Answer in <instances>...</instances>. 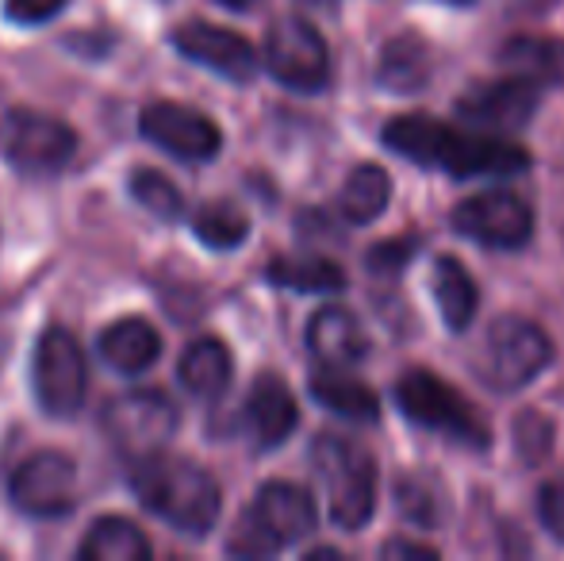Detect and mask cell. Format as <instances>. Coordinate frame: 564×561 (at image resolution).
<instances>
[{"instance_id": "1", "label": "cell", "mask_w": 564, "mask_h": 561, "mask_svg": "<svg viewBox=\"0 0 564 561\" xmlns=\"http://www.w3.org/2000/svg\"><path fill=\"white\" fill-rule=\"evenodd\" d=\"M380 142L411 165L446 170L449 177H519L530 170V150L511 136L491 131H457L434 116H392L380 128Z\"/></svg>"}, {"instance_id": "2", "label": "cell", "mask_w": 564, "mask_h": 561, "mask_svg": "<svg viewBox=\"0 0 564 561\" xmlns=\"http://www.w3.org/2000/svg\"><path fill=\"white\" fill-rule=\"evenodd\" d=\"M131 493L150 516L185 539H208L224 511L219 481L204 465L165 450L131 457Z\"/></svg>"}, {"instance_id": "3", "label": "cell", "mask_w": 564, "mask_h": 561, "mask_svg": "<svg viewBox=\"0 0 564 561\" xmlns=\"http://www.w3.org/2000/svg\"><path fill=\"white\" fill-rule=\"evenodd\" d=\"M315 527H319V508L304 485L265 481L238 519V531L227 550L238 558H269L304 542L307 535H315Z\"/></svg>"}, {"instance_id": "4", "label": "cell", "mask_w": 564, "mask_h": 561, "mask_svg": "<svg viewBox=\"0 0 564 561\" xmlns=\"http://www.w3.org/2000/svg\"><path fill=\"white\" fill-rule=\"evenodd\" d=\"M315 481L327 493L330 524L338 531H365L377 516V462L354 439L319 434L312 442Z\"/></svg>"}, {"instance_id": "5", "label": "cell", "mask_w": 564, "mask_h": 561, "mask_svg": "<svg viewBox=\"0 0 564 561\" xmlns=\"http://www.w3.org/2000/svg\"><path fill=\"white\" fill-rule=\"evenodd\" d=\"M557 350L542 323L522 315H499L484 335L480 377L496 392H522L553 366Z\"/></svg>"}, {"instance_id": "6", "label": "cell", "mask_w": 564, "mask_h": 561, "mask_svg": "<svg viewBox=\"0 0 564 561\" xmlns=\"http://www.w3.org/2000/svg\"><path fill=\"white\" fill-rule=\"evenodd\" d=\"M395 408L408 423L438 431L446 439H457L473 450H488V427L476 420L473 404L460 397L453 385L442 381L431 369H408L392 389Z\"/></svg>"}, {"instance_id": "7", "label": "cell", "mask_w": 564, "mask_h": 561, "mask_svg": "<svg viewBox=\"0 0 564 561\" xmlns=\"http://www.w3.org/2000/svg\"><path fill=\"white\" fill-rule=\"evenodd\" d=\"M31 389L51 420H74L89 397V366L85 350L66 327H46L35 343L31 362Z\"/></svg>"}, {"instance_id": "8", "label": "cell", "mask_w": 564, "mask_h": 561, "mask_svg": "<svg viewBox=\"0 0 564 561\" xmlns=\"http://www.w3.org/2000/svg\"><path fill=\"white\" fill-rule=\"evenodd\" d=\"M265 69L289 93H323L330 85V51L304 15H281L265 35Z\"/></svg>"}, {"instance_id": "9", "label": "cell", "mask_w": 564, "mask_h": 561, "mask_svg": "<svg viewBox=\"0 0 564 561\" xmlns=\"http://www.w3.org/2000/svg\"><path fill=\"white\" fill-rule=\"evenodd\" d=\"M453 231L484 250H522L534 239V208L511 188L473 193L453 208Z\"/></svg>"}, {"instance_id": "10", "label": "cell", "mask_w": 564, "mask_h": 561, "mask_svg": "<svg viewBox=\"0 0 564 561\" xmlns=\"http://www.w3.org/2000/svg\"><path fill=\"white\" fill-rule=\"evenodd\" d=\"M100 427L112 439L116 450L131 457L154 454V450H165L170 439L181 427V412L165 392L154 389H139V392H123V397L108 400L105 416H100Z\"/></svg>"}, {"instance_id": "11", "label": "cell", "mask_w": 564, "mask_h": 561, "mask_svg": "<svg viewBox=\"0 0 564 561\" xmlns=\"http://www.w3.org/2000/svg\"><path fill=\"white\" fill-rule=\"evenodd\" d=\"M77 150V136L69 123L54 120L46 112L31 108H8L4 136H0V154L20 173H58L69 165Z\"/></svg>"}, {"instance_id": "12", "label": "cell", "mask_w": 564, "mask_h": 561, "mask_svg": "<svg viewBox=\"0 0 564 561\" xmlns=\"http://www.w3.org/2000/svg\"><path fill=\"white\" fill-rule=\"evenodd\" d=\"M8 496L23 516L62 519L77 508V465L62 450L31 454L8 481Z\"/></svg>"}, {"instance_id": "13", "label": "cell", "mask_w": 564, "mask_h": 561, "mask_svg": "<svg viewBox=\"0 0 564 561\" xmlns=\"http://www.w3.org/2000/svg\"><path fill=\"white\" fill-rule=\"evenodd\" d=\"M139 131L150 147L181 158V162H212L224 150V131L200 108L177 100H150L139 112Z\"/></svg>"}, {"instance_id": "14", "label": "cell", "mask_w": 564, "mask_h": 561, "mask_svg": "<svg viewBox=\"0 0 564 561\" xmlns=\"http://www.w3.org/2000/svg\"><path fill=\"white\" fill-rule=\"evenodd\" d=\"M542 108V89L534 82H522V77L507 74L496 82H476L460 93L457 116L465 123L491 136H503V131H522Z\"/></svg>"}, {"instance_id": "15", "label": "cell", "mask_w": 564, "mask_h": 561, "mask_svg": "<svg viewBox=\"0 0 564 561\" xmlns=\"http://www.w3.org/2000/svg\"><path fill=\"white\" fill-rule=\"evenodd\" d=\"M170 39L177 46V54H185L188 62H196V66L212 69V74L227 77L235 85L253 82V74H258V51H253V43L230 28H219V23L208 20H188L177 23Z\"/></svg>"}, {"instance_id": "16", "label": "cell", "mask_w": 564, "mask_h": 561, "mask_svg": "<svg viewBox=\"0 0 564 561\" xmlns=\"http://www.w3.org/2000/svg\"><path fill=\"white\" fill-rule=\"evenodd\" d=\"M246 427L258 450H276L300 427V408L292 389L276 374H261L246 397Z\"/></svg>"}, {"instance_id": "17", "label": "cell", "mask_w": 564, "mask_h": 561, "mask_svg": "<svg viewBox=\"0 0 564 561\" xmlns=\"http://www.w3.org/2000/svg\"><path fill=\"white\" fill-rule=\"evenodd\" d=\"M307 350H312L315 362L335 369H349L357 362L369 358V335H365L361 320H357L349 308L327 304L307 320Z\"/></svg>"}, {"instance_id": "18", "label": "cell", "mask_w": 564, "mask_h": 561, "mask_svg": "<svg viewBox=\"0 0 564 561\" xmlns=\"http://www.w3.org/2000/svg\"><path fill=\"white\" fill-rule=\"evenodd\" d=\"M97 354L123 377H139L162 358V335L150 320L142 315H127V320L108 323L97 335Z\"/></svg>"}, {"instance_id": "19", "label": "cell", "mask_w": 564, "mask_h": 561, "mask_svg": "<svg viewBox=\"0 0 564 561\" xmlns=\"http://www.w3.org/2000/svg\"><path fill=\"white\" fill-rule=\"evenodd\" d=\"M496 58L507 74L534 82L538 89L564 85V39L557 35H514L499 46Z\"/></svg>"}, {"instance_id": "20", "label": "cell", "mask_w": 564, "mask_h": 561, "mask_svg": "<svg viewBox=\"0 0 564 561\" xmlns=\"http://www.w3.org/2000/svg\"><path fill=\"white\" fill-rule=\"evenodd\" d=\"M230 377H235V358L224 338H196L177 362V381L196 400H219L230 389Z\"/></svg>"}, {"instance_id": "21", "label": "cell", "mask_w": 564, "mask_h": 561, "mask_svg": "<svg viewBox=\"0 0 564 561\" xmlns=\"http://www.w3.org/2000/svg\"><path fill=\"white\" fill-rule=\"evenodd\" d=\"M431 46L423 43V35H400L388 39L377 62V85L395 97H411V93L431 85Z\"/></svg>"}, {"instance_id": "22", "label": "cell", "mask_w": 564, "mask_h": 561, "mask_svg": "<svg viewBox=\"0 0 564 561\" xmlns=\"http://www.w3.org/2000/svg\"><path fill=\"white\" fill-rule=\"evenodd\" d=\"M388 204H392V177H388L384 165L361 162L349 170L346 181H341L338 212L346 224H354V227L377 224V219L388 212Z\"/></svg>"}, {"instance_id": "23", "label": "cell", "mask_w": 564, "mask_h": 561, "mask_svg": "<svg viewBox=\"0 0 564 561\" xmlns=\"http://www.w3.org/2000/svg\"><path fill=\"white\" fill-rule=\"evenodd\" d=\"M312 397L319 400L327 412H335L346 423H377L380 420V397L357 377L341 374V369L327 366L312 377Z\"/></svg>"}, {"instance_id": "24", "label": "cell", "mask_w": 564, "mask_h": 561, "mask_svg": "<svg viewBox=\"0 0 564 561\" xmlns=\"http://www.w3.org/2000/svg\"><path fill=\"white\" fill-rule=\"evenodd\" d=\"M431 292H434V300H438L442 323H446L449 331L473 327L476 308H480V289H476L473 273H468L453 255H442L438 262H434Z\"/></svg>"}, {"instance_id": "25", "label": "cell", "mask_w": 564, "mask_h": 561, "mask_svg": "<svg viewBox=\"0 0 564 561\" xmlns=\"http://www.w3.org/2000/svg\"><path fill=\"white\" fill-rule=\"evenodd\" d=\"M82 561H150L154 547L150 539L123 516H100L97 524L85 531L82 547H77Z\"/></svg>"}, {"instance_id": "26", "label": "cell", "mask_w": 564, "mask_h": 561, "mask_svg": "<svg viewBox=\"0 0 564 561\" xmlns=\"http://www.w3.org/2000/svg\"><path fill=\"white\" fill-rule=\"evenodd\" d=\"M265 278L289 292H341L346 270L330 258H276L269 262Z\"/></svg>"}, {"instance_id": "27", "label": "cell", "mask_w": 564, "mask_h": 561, "mask_svg": "<svg viewBox=\"0 0 564 561\" xmlns=\"http://www.w3.org/2000/svg\"><path fill=\"white\" fill-rule=\"evenodd\" d=\"M193 231L204 247L224 255V250H238L246 239H250V219H246L230 201H212L193 216Z\"/></svg>"}, {"instance_id": "28", "label": "cell", "mask_w": 564, "mask_h": 561, "mask_svg": "<svg viewBox=\"0 0 564 561\" xmlns=\"http://www.w3.org/2000/svg\"><path fill=\"white\" fill-rule=\"evenodd\" d=\"M127 193L134 196V204H139V208H147L150 216H158V219H181V216H185V201H181L177 185H173L165 173L147 170V165L131 170Z\"/></svg>"}, {"instance_id": "29", "label": "cell", "mask_w": 564, "mask_h": 561, "mask_svg": "<svg viewBox=\"0 0 564 561\" xmlns=\"http://www.w3.org/2000/svg\"><path fill=\"white\" fill-rule=\"evenodd\" d=\"M395 508H400V516L408 519L411 527H419V531H431V527L442 524L438 488L426 477H415V473L395 481Z\"/></svg>"}, {"instance_id": "30", "label": "cell", "mask_w": 564, "mask_h": 561, "mask_svg": "<svg viewBox=\"0 0 564 561\" xmlns=\"http://www.w3.org/2000/svg\"><path fill=\"white\" fill-rule=\"evenodd\" d=\"M514 446L527 465H542L553 454V420L542 412H522L514 420Z\"/></svg>"}, {"instance_id": "31", "label": "cell", "mask_w": 564, "mask_h": 561, "mask_svg": "<svg viewBox=\"0 0 564 561\" xmlns=\"http://www.w3.org/2000/svg\"><path fill=\"white\" fill-rule=\"evenodd\" d=\"M538 519H542V527L553 535V542L564 547V485L561 481H550V485L538 488Z\"/></svg>"}, {"instance_id": "32", "label": "cell", "mask_w": 564, "mask_h": 561, "mask_svg": "<svg viewBox=\"0 0 564 561\" xmlns=\"http://www.w3.org/2000/svg\"><path fill=\"white\" fill-rule=\"evenodd\" d=\"M69 0H4V15L23 28H35V23L54 20Z\"/></svg>"}, {"instance_id": "33", "label": "cell", "mask_w": 564, "mask_h": 561, "mask_svg": "<svg viewBox=\"0 0 564 561\" xmlns=\"http://www.w3.org/2000/svg\"><path fill=\"white\" fill-rule=\"evenodd\" d=\"M411 255H415V242H411V239L377 242V247L369 250V270L372 273H395V270H403V266L411 262Z\"/></svg>"}, {"instance_id": "34", "label": "cell", "mask_w": 564, "mask_h": 561, "mask_svg": "<svg viewBox=\"0 0 564 561\" xmlns=\"http://www.w3.org/2000/svg\"><path fill=\"white\" fill-rule=\"evenodd\" d=\"M380 558H423V561H438L442 554L434 547H426V542H419V539H392V542H384L380 547Z\"/></svg>"}, {"instance_id": "35", "label": "cell", "mask_w": 564, "mask_h": 561, "mask_svg": "<svg viewBox=\"0 0 564 561\" xmlns=\"http://www.w3.org/2000/svg\"><path fill=\"white\" fill-rule=\"evenodd\" d=\"M503 4L522 8V12H538V8H545V4H550V0H503Z\"/></svg>"}, {"instance_id": "36", "label": "cell", "mask_w": 564, "mask_h": 561, "mask_svg": "<svg viewBox=\"0 0 564 561\" xmlns=\"http://www.w3.org/2000/svg\"><path fill=\"white\" fill-rule=\"evenodd\" d=\"M216 4L230 8V12H246V8H250V4H258V0H216Z\"/></svg>"}, {"instance_id": "37", "label": "cell", "mask_w": 564, "mask_h": 561, "mask_svg": "<svg viewBox=\"0 0 564 561\" xmlns=\"http://www.w3.org/2000/svg\"><path fill=\"white\" fill-rule=\"evenodd\" d=\"M8 358V331H4V320H0V362Z\"/></svg>"}, {"instance_id": "38", "label": "cell", "mask_w": 564, "mask_h": 561, "mask_svg": "<svg viewBox=\"0 0 564 561\" xmlns=\"http://www.w3.org/2000/svg\"><path fill=\"white\" fill-rule=\"evenodd\" d=\"M8 108H12V105H4V97H0V136H4V120H8Z\"/></svg>"}, {"instance_id": "39", "label": "cell", "mask_w": 564, "mask_h": 561, "mask_svg": "<svg viewBox=\"0 0 564 561\" xmlns=\"http://www.w3.org/2000/svg\"><path fill=\"white\" fill-rule=\"evenodd\" d=\"M442 4H453V8H465V4H473V0H442Z\"/></svg>"}]
</instances>
